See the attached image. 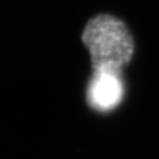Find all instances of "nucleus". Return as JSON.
<instances>
[{"mask_svg": "<svg viewBox=\"0 0 159 159\" xmlns=\"http://www.w3.org/2000/svg\"><path fill=\"white\" fill-rule=\"evenodd\" d=\"M81 39L90 52L94 72L121 74L133 54V40L125 24L102 14L91 19Z\"/></svg>", "mask_w": 159, "mask_h": 159, "instance_id": "f257e3e1", "label": "nucleus"}, {"mask_svg": "<svg viewBox=\"0 0 159 159\" xmlns=\"http://www.w3.org/2000/svg\"><path fill=\"white\" fill-rule=\"evenodd\" d=\"M124 84L121 74L94 72L87 86V102L97 111L113 110L123 99Z\"/></svg>", "mask_w": 159, "mask_h": 159, "instance_id": "f03ea898", "label": "nucleus"}]
</instances>
